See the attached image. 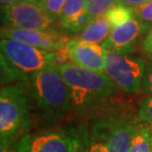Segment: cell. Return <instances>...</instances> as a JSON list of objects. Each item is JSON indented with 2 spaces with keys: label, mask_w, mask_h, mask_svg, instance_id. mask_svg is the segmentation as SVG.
I'll use <instances>...</instances> for the list:
<instances>
[{
  "label": "cell",
  "mask_w": 152,
  "mask_h": 152,
  "mask_svg": "<svg viewBox=\"0 0 152 152\" xmlns=\"http://www.w3.org/2000/svg\"><path fill=\"white\" fill-rule=\"evenodd\" d=\"M64 3L65 0H44L42 5L48 15L50 17V19L54 22L56 20H59L64 7Z\"/></svg>",
  "instance_id": "18"
},
{
  "label": "cell",
  "mask_w": 152,
  "mask_h": 152,
  "mask_svg": "<svg viewBox=\"0 0 152 152\" xmlns=\"http://www.w3.org/2000/svg\"><path fill=\"white\" fill-rule=\"evenodd\" d=\"M86 9V0H65L64 7L60 15V23L70 20Z\"/></svg>",
  "instance_id": "17"
},
{
  "label": "cell",
  "mask_w": 152,
  "mask_h": 152,
  "mask_svg": "<svg viewBox=\"0 0 152 152\" xmlns=\"http://www.w3.org/2000/svg\"><path fill=\"white\" fill-rule=\"evenodd\" d=\"M105 17L111 25V28L114 29L115 27L133 19L134 18V10L132 7L124 5L123 3H118L105 15Z\"/></svg>",
  "instance_id": "14"
},
{
  "label": "cell",
  "mask_w": 152,
  "mask_h": 152,
  "mask_svg": "<svg viewBox=\"0 0 152 152\" xmlns=\"http://www.w3.org/2000/svg\"><path fill=\"white\" fill-rule=\"evenodd\" d=\"M138 118L152 126V95L146 97L138 107Z\"/></svg>",
  "instance_id": "20"
},
{
  "label": "cell",
  "mask_w": 152,
  "mask_h": 152,
  "mask_svg": "<svg viewBox=\"0 0 152 152\" xmlns=\"http://www.w3.org/2000/svg\"><path fill=\"white\" fill-rule=\"evenodd\" d=\"M26 1H31V2L39 3V4H42V1H44V0H26Z\"/></svg>",
  "instance_id": "25"
},
{
  "label": "cell",
  "mask_w": 152,
  "mask_h": 152,
  "mask_svg": "<svg viewBox=\"0 0 152 152\" xmlns=\"http://www.w3.org/2000/svg\"><path fill=\"white\" fill-rule=\"evenodd\" d=\"M0 1H1V6L3 8V7H6V6L15 4V3L19 2L20 0H0Z\"/></svg>",
  "instance_id": "24"
},
{
  "label": "cell",
  "mask_w": 152,
  "mask_h": 152,
  "mask_svg": "<svg viewBox=\"0 0 152 152\" xmlns=\"http://www.w3.org/2000/svg\"><path fill=\"white\" fill-rule=\"evenodd\" d=\"M134 18L139 22L150 26L152 24V0H148L143 4L133 8Z\"/></svg>",
  "instance_id": "19"
},
{
  "label": "cell",
  "mask_w": 152,
  "mask_h": 152,
  "mask_svg": "<svg viewBox=\"0 0 152 152\" xmlns=\"http://www.w3.org/2000/svg\"><path fill=\"white\" fill-rule=\"evenodd\" d=\"M12 152H82L77 126H56L30 132L11 147Z\"/></svg>",
  "instance_id": "5"
},
{
  "label": "cell",
  "mask_w": 152,
  "mask_h": 152,
  "mask_svg": "<svg viewBox=\"0 0 152 152\" xmlns=\"http://www.w3.org/2000/svg\"><path fill=\"white\" fill-rule=\"evenodd\" d=\"M58 70L70 90V113L76 118L84 117L118 95L117 86L105 72L82 68L72 62L59 65Z\"/></svg>",
  "instance_id": "2"
},
{
  "label": "cell",
  "mask_w": 152,
  "mask_h": 152,
  "mask_svg": "<svg viewBox=\"0 0 152 152\" xmlns=\"http://www.w3.org/2000/svg\"><path fill=\"white\" fill-rule=\"evenodd\" d=\"M149 27L133 18L126 23L112 29L109 37L102 44V47L104 50L130 54L133 51L137 39L147 31Z\"/></svg>",
  "instance_id": "10"
},
{
  "label": "cell",
  "mask_w": 152,
  "mask_h": 152,
  "mask_svg": "<svg viewBox=\"0 0 152 152\" xmlns=\"http://www.w3.org/2000/svg\"><path fill=\"white\" fill-rule=\"evenodd\" d=\"M2 15L4 26L11 28L45 31L53 23L42 4L26 0L3 7Z\"/></svg>",
  "instance_id": "8"
},
{
  "label": "cell",
  "mask_w": 152,
  "mask_h": 152,
  "mask_svg": "<svg viewBox=\"0 0 152 152\" xmlns=\"http://www.w3.org/2000/svg\"><path fill=\"white\" fill-rule=\"evenodd\" d=\"M0 35L1 39H16L50 53H56L60 50L71 41V38L68 36L59 34L56 31L24 30L6 26L1 27Z\"/></svg>",
  "instance_id": "9"
},
{
  "label": "cell",
  "mask_w": 152,
  "mask_h": 152,
  "mask_svg": "<svg viewBox=\"0 0 152 152\" xmlns=\"http://www.w3.org/2000/svg\"><path fill=\"white\" fill-rule=\"evenodd\" d=\"M141 91L152 95V60L146 65L143 81H142Z\"/></svg>",
  "instance_id": "21"
},
{
  "label": "cell",
  "mask_w": 152,
  "mask_h": 152,
  "mask_svg": "<svg viewBox=\"0 0 152 152\" xmlns=\"http://www.w3.org/2000/svg\"><path fill=\"white\" fill-rule=\"evenodd\" d=\"M69 62L97 72H105V53L102 45L79 42L71 39L68 45Z\"/></svg>",
  "instance_id": "11"
},
{
  "label": "cell",
  "mask_w": 152,
  "mask_h": 152,
  "mask_svg": "<svg viewBox=\"0 0 152 152\" xmlns=\"http://www.w3.org/2000/svg\"><path fill=\"white\" fill-rule=\"evenodd\" d=\"M30 83L1 86L0 91V140L13 145L30 132L33 126Z\"/></svg>",
  "instance_id": "4"
},
{
  "label": "cell",
  "mask_w": 152,
  "mask_h": 152,
  "mask_svg": "<svg viewBox=\"0 0 152 152\" xmlns=\"http://www.w3.org/2000/svg\"><path fill=\"white\" fill-rule=\"evenodd\" d=\"M118 3L120 0H86V11L94 20L105 16Z\"/></svg>",
  "instance_id": "15"
},
{
  "label": "cell",
  "mask_w": 152,
  "mask_h": 152,
  "mask_svg": "<svg viewBox=\"0 0 152 152\" xmlns=\"http://www.w3.org/2000/svg\"><path fill=\"white\" fill-rule=\"evenodd\" d=\"M138 120V109L132 102L112 97L80 118L82 152H129Z\"/></svg>",
  "instance_id": "1"
},
{
  "label": "cell",
  "mask_w": 152,
  "mask_h": 152,
  "mask_svg": "<svg viewBox=\"0 0 152 152\" xmlns=\"http://www.w3.org/2000/svg\"><path fill=\"white\" fill-rule=\"evenodd\" d=\"M129 152H152V126L140 118L136 123Z\"/></svg>",
  "instance_id": "13"
},
{
  "label": "cell",
  "mask_w": 152,
  "mask_h": 152,
  "mask_svg": "<svg viewBox=\"0 0 152 152\" xmlns=\"http://www.w3.org/2000/svg\"><path fill=\"white\" fill-rule=\"evenodd\" d=\"M1 56L8 62L31 76L42 69L56 65V53H50L16 39H1Z\"/></svg>",
  "instance_id": "7"
},
{
  "label": "cell",
  "mask_w": 152,
  "mask_h": 152,
  "mask_svg": "<svg viewBox=\"0 0 152 152\" xmlns=\"http://www.w3.org/2000/svg\"><path fill=\"white\" fill-rule=\"evenodd\" d=\"M93 19L92 17L88 14V12L86 11V9L80 12L78 15H76L75 17H73L70 20L64 21L61 22L60 25L64 30H66L67 32L71 33V34H80L89 24L92 22Z\"/></svg>",
  "instance_id": "16"
},
{
  "label": "cell",
  "mask_w": 152,
  "mask_h": 152,
  "mask_svg": "<svg viewBox=\"0 0 152 152\" xmlns=\"http://www.w3.org/2000/svg\"><path fill=\"white\" fill-rule=\"evenodd\" d=\"M148 0H120L121 3H123L124 5H127L129 7H132V8H135L137 6L143 4Z\"/></svg>",
  "instance_id": "23"
},
{
  "label": "cell",
  "mask_w": 152,
  "mask_h": 152,
  "mask_svg": "<svg viewBox=\"0 0 152 152\" xmlns=\"http://www.w3.org/2000/svg\"><path fill=\"white\" fill-rule=\"evenodd\" d=\"M105 73L118 89L126 94L141 90L146 62L143 58L104 50Z\"/></svg>",
  "instance_id": "6"
},
{
  "label": "cell",
  "mask_w": 152,
  "mask_h": 152,
  "mask_svg": "<svg viewBox=\"0 0 152 152\" xmlns=\"http://www.w3.org/2000/svg\"><path fill=\"white\" fill-rule=\"evenodd\" d=\"M141 50L145 56H147L152 59V27L148 31L146 37L144 38L143 42L141 44Z\"/></svg>",
  "instance_id": "22"
},
{
  "label": "cell",
  "mask_w": 152,
  "mask_h": 152,
  "mask_svg": "<svg viewBox=\"0 0 152 152\" xmlns=\"http://www.w3.org/2000/svg\"><path fill=\"white\" fill-rule=\"evenodd\" d=\"M111 31V25L106 17H99L94 19L80 34L76 36L74 39L85 44L100 45L107 39Z\"/></svg>",
  "instance_id": "12"
},
{
  "label": "cell",
  "mask_w": 152,
  "mask_h": 152,
  "mask_svg": "<svg viewBox=\"0 0 152 152\" xmlns=\"http://www.w3.org/2000/svg\"><path fill=\"white\" fill-rule=\"evenodd\" d=\"M30 89L36 110L48 124H57L71 112L70 90L57 65L30 76Z\"/></svg>",
  "instance_id": "3"
}]
</instances>
